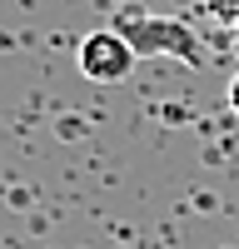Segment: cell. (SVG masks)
I'll use <instances>...</instances> for the list:
<instances>
[{
  "mask_svg": "<svg viewBox=\"0 0 239 249\" xmlns=\"http://www.w3.org/2000/svg\"><path fill=\"white\" fill-rule=\"evenodd\" d=\"M115 25L135 45V55H165V60H179V65H205V45H199V35L189 30V20H174V15H120Z\"/></svg>",
  "mask_w": 239,
  "mask_h": 249,
  "instance_id": "1",
  "label": "cell"
},
{
  "mask_svg": "<svg viewBox=\"0 0 239 249\" xmlns=\"http://www.w3.org/2000/svg\"><path fill=\"white\" fill-rule=\"evenodd\" d=\"M205 15L219 20L224 30H239V0H205Z\"/></svg>",
  "mask_w": 239,
  "mask_h": 249,
  "instance_id": "3",
  "label": "cell"
},
{
  "mask_svg": "<svg viewBox=\"0 0 239 249\" xmlns=\"http://www.w3.org/2000/svg\"><path fill=\"white\" fill-rule=\"evenodd\" d=\"M75 60H80V75L85 80H95V85H120V80L135 70L139 55H135L130 40L120 35V25H100V30H90L80 40Z\"/></svg>",
  "mask_w": 239,
  "mask_h": 249,
  "instance_id": "2",
  "label": "cell"
},
{
  "mask_svg": "<svg viewBox=\"0 0 239 249\" xmlns=\"http://www.w3.org/2000/svg\"><path fill=\"white\" fill-rule=\"evenodd\" d=\"M229 110L239 115V70H234V80H229Z\"/></svg>",
  "mask_w": 239,
  "mask_h": 249,
  "instance_id": "4",
  "label": "cell"
}]
</instances>
